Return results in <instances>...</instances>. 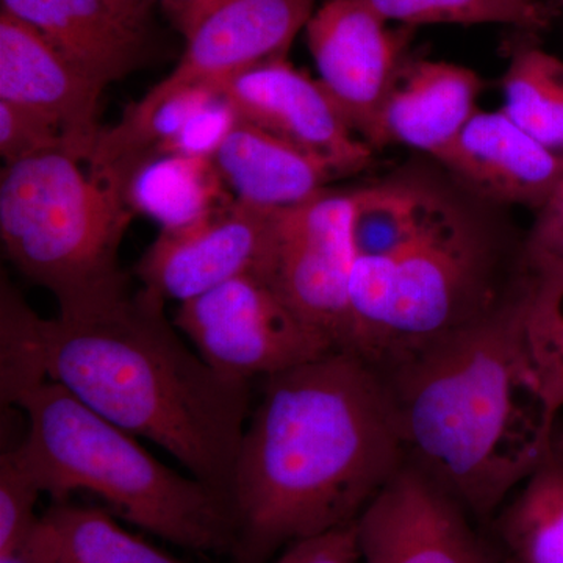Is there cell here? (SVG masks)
Segmentation results:
<instances>
[{
  "mask_svg": "<svg viewBox=\"0 0 563 563\" xmlns=\"http://www.w3.org/2000/svg\"><path fill=\"white\" fill-rule=\"evenodd\" d=\"M352 211V191L332 190L274 211L272 243L257 274L335 350H347L351 339Z\"/></svg>",
  "mask_w": 563,
  "mask_h": 563,
  "instance_id": "obj_8",
  "label": "cell"
},
{
  "mask_svg": "<svg viewBox=\"0 0 563 563\" xmlns=\"http://www.w3.org/2000/svg\"><path fill=\"white\" fill-rule=\"evenodd\" d=\"M273 563H362L355 523L299 540Z\"/></svg>",
  "mask_w": 563,
  "mask_h": 563,
  "instance_id": "obj_29",
  "label": "cell"
},
{
  "mask_svg": "<svg viewBox=\"0 0 563 563\" xmlns=\"http://www.w3.org/2000/svg\"><path fill=\"white\" fill-rule=\"evenodd\" d=\"M526 333L544 388L559 412L563 410V284L529 282Z\"/></svg>",
  "mask_w": 563,
  "mask_h": 563,
  "instance_id": "obj_24",
  "label": "cell"
},
{
  "mask_svg": "<svg viewBox=\"0 0 563 563\" xmlns=\"http://www.w3.org/2000/svg\"><path fill=\"white\" fill-rule=\"evenodd\" d=\"M483 90L473 69L407 57L377 118L373 151L401 144L437 161L481 110Z\"/></svg>",
  "mask_w": 563,
  "mask_h": 563,
  "instance_id": "obj_16",
  "label": "cell"
},
{
  "mask_svg": "<svg viewBox=\"0 0 563 563\" xmlns=\"http://www.w3.org/2000/svg\"><path fill=\"white\" fill-rule=\"evenodd\" d=\"M470 518L406 462L355 521L362 563H496Z\"/></svg>",
  "mask_w": 563,
  "mask_h": 563,
  "instance_id": "obj_11",
  "label": "cell"
},
{
  "mask_svg": "<svg viewBox=\"0 0 563 563\" xmlns=\"http://www.w3.org/2000/svg\"><path fill=\"white\" fill-rule=\"evenodd\" d=\"M501 209L448 176L401 250L355 257L347 350L379 366L521 298L529 288L525 235L515 233Z\"/></svg>",
  "mask_w": 563,
  "mask_h": 563,
  "instance_id": "obj_4",
  "label": "cell"
},
{
  "mask_svg": "<svg viewBox=\"0 0 563 563\" xmlns=\"http://www.w3.org/2000/svg\"><path fill=\"white\" fill-rule=\"evenodd\" d=\"M133 217L118 188L65 152L3 168V250L25 279L54 295L58 312L129 290L120 247Z\"/></svg>",
  "mask_w": 563,
  "mask_h": 563,
  "instance_id": "obj_6",
  "label": "cell"
},
{
  "mask_svg": "<svg viewBox=\"0 0 563 563\" xmlns=\"http://www.w3.org/2000/svg\"><path fill=\"white\" fill-rule=\"evenodd\" d=\"M231 2H233V0H228V3H231Z\"/></svg>",
  "mask_w": 563,
  "mask_h": 563,
  "instance_id": "obj_33",
  "label": "cell"
},
{
  "mask_svg": "<svg viewBox=\"0 0 563 563\" xmlns=\"http://www.w3.org/2000/svg\"><path fill=\"white\" fill-rule=\"evenodd\" d=\"M174 325L211 368L233 379H265L335 350L254 273L179 303Z\"/></svg>",
  "mask_w": 563,
  "mask_h": 563,
  "instance_id": "obj_7",
  "label": "cell"
},
{
  "mask_svg": "<svg viewBox=\"0 0 563 563\" xmlns=\"http://www.w3.org/2000/svg\"><path fill=\"white\" fill-rule=\"evenodd\" d=\"M528 291L476 324L376 366L406 462L479 521L493 520L532 472L562 413L529 347Z\"/></svg>",
  "mask_w": 563,
  "mask_h": 563,
  "instance_id": "obj_3",
  "label": "cell"
},
{
  "mask_svg": "<svg viewBox=\"0 0 563 563\" xmlns=\"http://www.w3.org/2000/svg\"><path fill=\"white\" fill-rule=\"evenodd\" d=\"M2 9L40 33L103 87L143 65L147 25L107 0H2Z\"/></svg>",
  "mask_w": 563,
  "mask_h": 563,
  "instance_id": "obj_17",
  "label": "cell"
},
{
  "mask_svg": "<svg viewBox=\"0 0 563 563\" xmlns=\"http://www.w3.org/2000/svg\"><path fill=\"white\" fill-rule=\"evenodd\" d=\"M106 88L33 25L0 11V101L49 121L77 162H90L101 135L99 102Z\"/></svg>",
  "mask_w": 563,
  "mask_h": 563,
  "instance_id": "obj_13",
  "label": "cell"
},
{
  "mask_svg": "<svg viewBox=\"0 0 563 563\" xmlns=\"http://www.w3.org/2000/svg\"><path fill=\"white\" fill-rule=\"evenodd\" d=\"M387 24L366 0H322L306 25L321 87L369 147L412 31Z\"/></svg>",
  "mask_w": 563,
  "mask_h": 563,
  "instance_id": "obj_9",
  "label": "cell"
},
{
  "mask_svg": "<svg viewBox=\"0 0 563 563\" xmlns=\"http://www.w3.org/2000/svg\"><path fill=\"white\" fill-rule=\"evenodd\" d=\"M437 165L466 191L504 207L539 211L563 179V155L501 110H479Z\"/></svg>",
  "mask_w": 563,
  "mask_h": 563,
  "instance_id": "obj_14",
  "label": "cell"
},
{
  "mask_svg": "<svg viewBox=\"0 0 563 563\" xmlns=\"http://www.w3.org/2000/svg\"><path fill=\"white\" fill-rule=\"evenodd\" d=\"M141 288L40 317L0 284V350L18 393L52 380L140 439L158 444L228 499L250 420V380L211 368Z\"/></svg>",
  "mask_w": 563,
  "mask_h": 563,
  "instance_id": "obj_1",
  "label": "cell"
},
{
  "mask_svg": "<svg viewBox=\"0 0 563 563\" xmlns=\"http://www.w3.org/2000/svg\"><path fill=\"white\" fill-rule=\"evenodd\" d=\"M10 407L27 421L10 454L41 495L63 503L74 493H91L122 520L165 542L196 553H232L231 510L221 493L157 461L139 437L62 385L44 380Z\"/></svg>",
  "mask_w": 563,
  "mask_h": 563,
  "instance_id": "obj_5",
  "label": "cell"
},
{
  "mask_svg": "<svg viewBox=\"0 0 563 563\" xmlns=\"http://www.w3.org/2000/svg\"><path fill=\"white\" fill-rule=\"evenodd\" d=\"M211 161L235 199L266 210L301 206L340 177L321 158L243 120Z\"/></svg>",
  "mask_w": 563,
  "mask_h": 563,
  "instance_id": "obj_18",
  "label": "cell"
},
{
  "mask_svg": "<svg viewBox=\"0 0 563 563\" xmlns=\"http://www.w3.org/2000/svg\"><path fill=\"white\" fill-rule=\"evenodd\" d=\"M274 211L233 199L180 228L162 229L136 265L143 290L184 303L243 274H261Z\"/></svg>",
  "mask_w": 563,
  "mask_h": 563,
  "instance_id": "obj_10",
  "label": "cell"
},
{
  "mask_svg": "<svg viewBox=\"0 0 563 563\" xmlns=\"http://www.w3.org/2000/svg\"><path fill=\"white\" fill-rule=\"evenodd\" d=\"M498 563H563V422L542 459L493 517Z\"/></svg>",
  "mask_w": 563,
  "mask_h": 563,
  "instance_id": "obj_19",
  "label": "cell"
},
{
  "mask_svg": "<svg viewBox=\"0 0 563 563\" xmlns=\"http://www.w3.org/2000/svg\"><path fill=\"white\" fill-rule=\"evenodd\" d=\"M562 11H563V0H561Z\"/></svg>",
  "mask_w": 563,
  "mask_h": 563,
  "instance_id": "obj_32",
  "label": "cell"
},
{
  "mask_svg": "<svg viewBox=\"0 0 563 563\" xmlns=\"http://www.w3.org/2000/svg\"><path fill=\"white\" fill-rule=\"evenodd\" d=\"M503 110L548 150L563 155V62L537 46L514 51L503 77Z\"/></svg>",
  "mask_w": 563,
  "mask_h": 563,
  "instance_id": "obj_22",
  "label": "cell"
},
{
  "mask_svg": "<svg viewBox=\"0 0 563 563\" xmlns=\"http://www.w3.org/2000/svg\"><path fill=\"white\" fill-rule=\"evenodd\" d=\"M22 563H184L96 507L55 503L18 551Z\"/></svg>",
  "mask_w": 563,
  "mask_h": 563,
  "instance_id": "obj_20",
  "label": "cell"
},
{
  "mask_svg": "<svg viewBox=\"0 0 563 563\" xmlns=\"http://www.w3.org/2000/svg\"><path fill=\"white\" fill-rule=\"evenodd\" d=\"M121 191L133 213L162 229L180 228L235 199L211 157L181 154L147 157L129 173Z\"/></svg>",
  "mask_w": 563,
  "mask_h": 563,
  "instance_id": "obj_21",
  "label": "cell"
},
{
  "mask_svg": "<svg viewBox=\"0 0 563 563\" xmlns=\"http://www.w3.org/2000/svg\"><path fill=\"white\" fill-rule=\"evenodd\" d=\"M525 266L533 285L563 284V179L525 233Z\"/></svg>",
  "mask_w": 563,
  "mask_h": 563,
  "instance_id": "obj_26",
  "label": "cell"
},
{
  "mask_svg": "<svg viewBox=\"0 0 563 563\" xmlns=\"http://www.w3.org/2000/svg\"><path fill=\"white\" fill-rule=\"evenodd\" d=\"M51 152L68 154L60 131L31 110L0 101V154L7 165Z\"/></svg>",
  "mask_w": 563,
  "mask_h": 563,
  "instance_id": "obj_27",
  "label": "cell"
},
{
  "mask_svg": "<svg viewBox=\"0 0 563 563\" xmlns=\"http://www.w3.org/2000/svg\"><path fill=\"white\" fill-rule=\"evenodd\" d=\"M41 492L10 451L0 455V561L13 558L27 540L40 515L35 514Z\"/></svg>",
  "mask_w": 563,
  "mask_h": 563,
  "instance_id": "obj_25",
  "label": "cell"
},
{
  "mask_svg": "<svg viewBox=\"0 0 563 563\" xmlns=\"http://www.w3.org/2000/svg\"><path fill=\"white\" fill-rule=\"evenodd\" d=\"M406 463L383 376L333 350L265 377L228 493L239 563L354 525Z\"/></svg>",
  "mask_w": 563,
  "mask_h": 563,
  "instance_id": "obj_2",
  "label": "cell"
},
{
  "mask_svg": "<svg viewBox=\"0 0 563 563\" xmlns=\"http://www.w3.org/2000/svg\"><path fill=\"white\" fill-rule=\"evenodd\" d=\"M114 10L120 11L122 16L139 24L147 25V18L152 7L165 0H107Z\"/></svg>",
  "mask_w": 563,
  "mask_h": 563,
  "instance_id": "obj_31",
  "label": "cell"
},
{
  "mask_svg": "<svg viewBox=\"0 0 563 563\" xmlns=\"http://www.w3.org/2000/svg\"><path fill=\"white\" fill-rule=\"evenodd\" d=\"M385 21L428 24H507L539 31L550 22L539 0H366Z\"/></svg>",
  "mask_w": 563,
  "mask_h": 563,
  "instance_id": "obj_23",
  "label": "cell"
},
{
  "mask_svg": "<svg viewBox=\"0 0 563 563\" xmlns=\"http://www.w3.org/2000/svg\"><path fill=\"white\" fill-rule=\"evenodd\" d=\"M318 0H233L187 40L179 65L152 90L172 92L213 85L255 66L287 60Z\"/></svg>",
  "mask_w": 563,
  "mask_h": 563,
  "instance_id": "obj_15",
  "label": "cell"
},
{
  "mask_svg": "<svg viewBox=\"0 0 563 563\" xmlns=\"http://www.w3.org/2000/svg\"><path fill=\"white\" fill-rule=\"evenodd\" d=\"M240 120L331 165L340 177L373 163L374 151L347 124L320 80L288 60L255 66L213 85Z\"/></svg>",
  "mask_w": 563,
  "mask_h": 563,
  "instance_id": "obj_12",
  "label": "cell"
},
{
  "mask_svg": "<svg viewBox=\"0 0 563 563\" xmlns=\"http://www.w3.org/2000/svg\"><path fill=\"white\" fill-rule=\"evenodd\" d=\"M239 121L235 109L220 95L199 110L158 154L213 157Z\"/></svg>",
  "mask_w": 563,
  "mask_h": 563,
  "instance_id": "obj_28",
  "label": "cell"
},
{
  "mask_svg": "<svg viewBox=\"0 0 563 563\" xmlns=\"http://www.w3.org/2000/svg\"><path fill=\"white\" fill-rule=\"evenodd\" d=\"M163 5L188 40L207 18L228 5V0H165Z\"/></svg>",
  "mask_w": 563,
  "mask_h": 563,
  "instance_id": "obj_30",
  "label": "cell"
}]
</instances>
